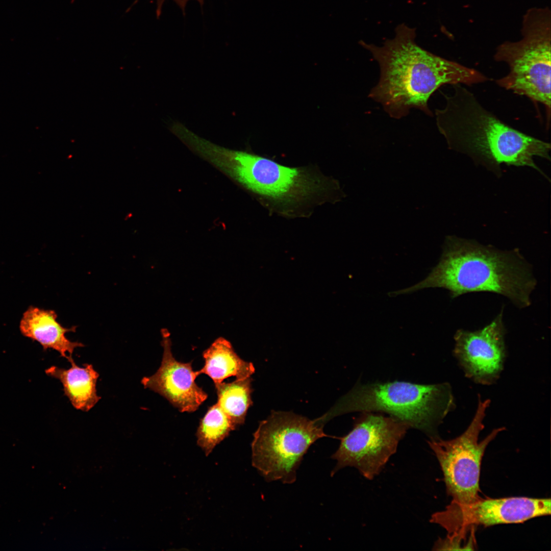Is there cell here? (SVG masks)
I'll return each instance as SVG.
<instances>
[{
	"mask_svg": "<svg viewBox=\"0 0 551 551\" xmlns=\"http://www.w3.org/2000/svg\"><path fill=\"white\" fill-rule=\"evenodd\" d=\"M415 38V29L403 23L395 29L394 37L381 46L359 41L380 67L379 80L368 96L391 117L400 119L412 108L432 116L428 102L441 86H471L490 80L474 68L424 49Z\"/></svg>",
	"mask_w": 551,
	"mask_h": 551,
	"instance_id": "cell-1",
	"label": "cell"
},
{
	"mask_svg": "<svg viewBox=\"0 0 551 551\" xmlns=\"http://www.w3.org/2000/svg\"><path fill=\"white\" fill-rule=\"evenodd\" d=\"M198 155L254 196L271 215L309 218L315 209L345 196L338 180L313 164L291 167L254 153L231 149L203 140Z\"/></svg>",
	"mask_w": 551,
	"mask_h": 551,
	"instance_id": "cell-2",
	"label": "cell"
},
{
	"mask_svg": "<svg viewBox=\"0 0 551 551\" xmlns=\"http://www.w3.org/2000/svg\"><path fill=\"white\" fill-rule=\"evenodd\" d=\"M443 93L444 108L436 109L438 129L449 149L465 154L498 175L500 165L529 166L547 178L534 157L550 160V144L517 130L487 110L462 84Z\"/></svg>",
	"mask_w": 551,
	"mask_h": 551,
	"instance_id": "cell-3",
	"label": "cell"
},
{
	"mask_svg": "<svg viewBox=\"0 0 551 551\" xmlns=\"http://www.w3.org/2000/svg\"><path fill=\"white\" fill-rule=\"evenodd\" d=\"M536 285L531 266L518 249L502 251L449 236L439 262L424 280L389 294H409L431 287L448 290L452 298L469 292H490L504 295L523 308L530 306Z\"/></svg>",
	"mask_w": 551,
	"mask_h": 551,
	"instance_id": "cell-4",
	"label": "cell"
},
{
	"mask_svg": "<svg viewBox=\"0 0 551 551\" xmlns=\"http://www.w3.org/2000/svg\"><path fill=\"white\" fill-rule=\"evenodd\" d=\"M456 408L448 383L417 384L404 381L357 383L340 405L339 412L380 411L418 429L430 439Z\"/></svg>",
	"mask_w": 551,
	"mask_h": 551,
	"instance_id": "cell-5",
	"label": "cell"
},
{
	"mask_svg": "<svg viewBox=\"0 0 551 551\" xmlns=\"http://www.w3.org/2000/svg\"><path fill=\"white\" fill-rule=\"evenodd\" d=\"M551 15L548 7L532 8L524 14L522 38L507 41L496 48L494 59L506 63L508 74L497 85L543 104L550 117Z\"/></svg>",
	"mask_w": 551,
	"mask_h": 551,
	"instance_id": "cell-6",
	"label": "cell"
},
{
	"mask_svg": "<svg viewBox=\"0 0 551 551\" xmlns=\"http://www.w3.org/2000/svg\"><path fill=\"white\" fill-rule=\"evenodd\" d=\"M253 436V466L267 482L292 484L310 446L328 435L315 421L291 412L273 411L260 422Z\"/></svg>",
	"mask_w": 551,
	"mask_h": 551,
	"instance_id": "cell-7",
	"label": "cell"
},
{
	"mask_svg": "<svg viewBox=\"0 0 551 551\" xmlns=\"http://www.w3.org/2000/svg\"><path fill=\"white\" fill-rule=\"evenodd\" d=\"M490 402L489 399H482L479 395L473 417L459 436L448 440L438 438L428 442L440 464L447 493L453 497V502L458 504H467L480 498L479 480L482 458L488 444L506 430L503 427L494 429L484 439L479 441Z\"/></svg>",
	"mask_w": 551,
	"mask_h": 551,
	"instance_id": "cell-8",
	"label": "cell"
},
{
	"mask_svg": "<svg viewBox=\"0 0 551 551\" xmlns=\"http://www.w3.org/2000/svg\"><path fill=\"white\" fill-rule=\"evenodd\" d=\"M409 428L407 423L390 415L363 412L352 430L340 438V445L331 457L337 461L332 475L350 466L372 480L395 454Z\"/></svg>",
	"mask_w": 551,
	"mask_h": 551,
	"instance_id": "cell-9",
	"label": "cell"
},
{
	"mask_svg": "<svg viewBox=\"0 0 551 551\" xmlns=\"http://www.w3.org/2000/svg\"><path fill=\"white\" fill-rule=\"evenodd\" d=\"M550 498L511 497L497 499L480 498L467 504L452 501L444 510L432 514L430 521L444 528L448 535L464 534L475 525L523 522L550 514Z\"/></svg>",
	"mask_w": 551,
	"mask_h": 551,
	"instance_id": "cell-10",
	"label": "cell"
},
{
	"mask_svg": "<svg viewBox=\"0 0 551 551\" xmlns=\"http://www.w3.org/2000/svg\"><path fill=\"white\" fill-rule=\"evenodd\" d=\"M503 316V309L482 329H461L455 334L453 355L465 377L475 384H494L504 370L507 355Z\"/></svg>",
	"mask_w": 551,
	"mask_h": 551,
	"instance_id": "cell-11",
	"label": "cell"
},
{
	"mask_svg": "<svg viewBox=\"0 0 551 551\" xmlns=\"http://www.w3.org/2000/svg\"><path fill=\"white\" fill-rule=\"evenodd\" d=\"M163 353L161 365L152 375L145 377L141 383L145 388L158 393L181 412H193L207 399V393L195 380L199 375L191 362L177 361L171 350L170 334L161 331Z\"/></svg>",
	"mask_w": 551,
	"mask_h": 551,
	"instance_id": "cell-12",
	"label": "cell"
},
{
	"mask_svg": "<svg viewBox=\"0 0 551 551\" xmlns=\"http://www.w3.org/2000/svg\"><path fill=\"white\" fill-rule=\"evenodd\" d=\"M57 317L54 310L31 306L23 314L20 331L25 337L40 343L44 350L51 348L57 351L69 361L72 359L74 349L84 345L66 337V333L75 332L76 327H63L57 321Z\"/></svg>",
	"mask_w": 551,
	"mask_h": 551,
	"instance_id": "cell-13",
	"label": "cell"
},
{
	"mask_svg": "<svg viewBox=\"0 0 551 551\" xmlns=\"http://www.w3.org/2000/svg\"><path fill=\"white\" fill-rule=\"evenodd\" d=\"M68 362L71 367L68 369L52 366L45 370V373L60 381L64 395L75 409L88 412L101 398L96 388L99 374L90 364L85 363L80 367L73 359Z\"/></svg>",
	"mask_w": 551,
	"mask_h": 551,
	"instance_id": "cell-14",
	"label": "cell"
},
{
	"mask_svg": "<svg viewBox=\"0 0 551 551\" xmlns=\"http://www.w3.org/2000/svg\"><path fill=\"white\" fill-rule=\"evenodd\" d=\"M204 366L197 371L209 376L214 383L235 377L236 379L250 377L255 371L253 364L242 359L235 352L231 343L219 337L203 353Z\"/></svg>",
	"mask_w": 551,
	"mask_h": 551,
	"instance_id": "cell-15",
	"label": "cell"
},
{
	"mask_svg": "<svg viewBox=\"0 0 551 551\" xmlns=\"http://www.w3.org/2000/svg\"><path fill=\"white\" fill-rule=\"evenodd\" d=\"M252 379H239L232 382L215 383L217 405L236 427L243 424L248 408L253 405Z\"/></svg>",
	"mask_w": 551,
	"mask_h": 551,
	"instance_id": "cell-16",
	"label": "cell"
},
{
	"mask_svg": "<svg viewBox=\"0 0 551 551\" xmlns=\"http://www.w3.org/2000/svg\"><path fill=\"white\" fill-rule=\"evenodd\" d=\"M217 403L210 407L201 419L196 431L197 443L206 456L236 429Z\"/></svg>",
	"mask_w": 551,
	"mask_h": 551,
	"instance_id": "cell-17",
	"label": "cell"
},
{
	"mask_svg": "<svg viewBox=\"0 0 551 551\" xmlns=\"http://www.w3.org/2000/svg\"><path fill=\"white\" fill-rule=\"evenodd\" d=\"M165 0H157V10H156V15H157V18H159L161 15V12H162V6H163V4L164 2H165ZM173 1H174L176 3V4L180 7V8L182 10V12H183L184 15H185V10L186 6L187 5V2L188 1H190V0H173ZM196 1H197L199 3V4H200L201 7L202 8L203 5H204V0H196Z\"/></svg>",
	"mask_w": 551,
	"mask_h": 551,
	"instance_id": "cell-18",
	"label": "cell"
}]
</instances>
